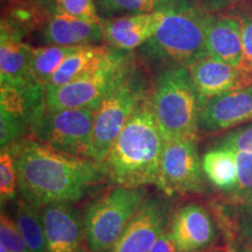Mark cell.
<instances>
[{
	"mask_svg": "<svg viewBox=\"0 0 252 252\" xmlns=\"http://www.w3.org/2000/svg\"><path fill=\"white\" fill-rule=\"evenodd\" d=\"M225 250H226V252H236V245L234 243V238H232V235L228 236V243H226Z\"/></svg>",
	"mask_w": 252,
	"mask_h": 252,
	"instance_id": "obj_36",
	"label": "cell"
},
{
	"mask_svg": "<svg viewBox=\"0 0 252 252\" xmlns=\"http://www.w3.org/2000/svg\"><path fill=\"white\" fill-rule=\"evenodd\" d=\"M202 169L207 180L220 190L230 191L236 185L237 166L232 150L213 147L202 157Z\"/></svg>",
	"mask_w": 252,
	"mask_h": 252,
	"instance_id": "obj_22",
	"label": "cell"
},
{
	"mask_svg": "<svg viewBox=\"0 0 252 252\" xmlns=\"http://www.w3.org/2000/svg\"><path fill=\"white\" fill-rule=\"evenodd\" d=\"M167 229L180 252L210 251L217 238L212 215L202 204L196 202L179 208L169 220Z\"/></svg>",
	"mask_w": 252,
	"mask_h": 252,
	"instance_id": "obj_12",
	"label": "cell"
},
{
	"mask_svg": "<svg viewBox=\"0 0 252 252\" xmlns=\"http://www.w3.org/2000/svg\"><path fill=\"white\" fill-rule=\"evenodd\" d=\"M201 105L229 91L251 86L252 74L210 56L187 67Z\"/></svg>",
	"mask_w": 252,
	"mask_h": 252,
	"instance_id": "obj_14",
	"label": "cell"
},
{
	"mask_svg": "<svg viewBox=\"0 0 252 252\" xmlns=\"http://www.w3.org/2000/svg\"><path fill=\"white\" fill-rule=\"evenodd\" d=\"M236 252H252V242L242 241L236 247Z\"/></svg>",
	"mask_w": 252,
	"mask_h": 252,
	"instance_id": "obj_35",
	"label": "cell"
},
{
	"mask_svg": "<svg viewBox=\"0 0 252 252\" xmlns=\"http://www.w3.org/2000/svg\"><path fill=\"white\" fill-rule=\"evenodd\" d=\"M53 8L35 0H9L1 27L24 39L27 34L45 28Z\"/></svg>",
	"mask_w": 252,
	"mask_h": 252,
	"instance_id": "obj_21",
	"label": "cell"
},
{
	"mask_svg": "<svg viewBox=\"0 0 252 252\" xmlns=\"http://www.w3.org/2000/svg\"><path fill=\"white\" fill-rule=\"evenodd\" d=\"M96 109L46 112L32 139L69 156L88 158Z\"/></svg>",
	"mask_w": 252,
	"mask_h": 252,
	"instance_id": "obj_9",
	"label": "cell"
},
{
	"mask_svg": "<svg viewBox=\"0 0 252 252\" xmlns=\"http://www.w3.org/2000/svg\"><path fill=\"white\" fill-rule=\"evenodd\" d=\"M207 252H226V250H225V249H224V250H223V249H213V250L207 251Z\"/></svg>",
	"mask_w": 252,
	"mask_h": 252,
	"instance_id": "obj_39",
	"label": "cell"
},
{
	"mask_svg": "<svg viewBox=\"0 0 252 252\" xmlns=\"http://www.w3.org/2000/svg\"><path fill=\"white\" fill-rule=\"evenodd\" d=\"M80 47L47 46L33 48L32 52V71L43 87L55 74L63 61L75 53Z\"/></svg>",
	"mask_w": 252,
	"mask_h": 252,
	"instance_id": "obj_24",
	"label": "cell"
},
{
	"mask_svg": "<svg viewBox=\"0 0 252 252\" xmlns=\"http://www.w3.org/2000/svg\"><path fill=\"white\" fill-rule=\"evenodd\" d=\"M206 47L208 56L210 58L220 60L236 68L245 69L242 30L238 18L230 15H212L207 27Z\"/></svg>",
	"mask_w": 252,
	"mask_h": 252,
	"instance_id": "obj_18",
	"label": "cell"
},
{
	"mask_svg": "<svg viewBox=\"0 0 252 252\" xmlns=\"http://www.w3.org/2000/svg\"><path fill=\"white\" fill-rule=\"evenodd\" d=\"M0 239L9 252H31L14 219L4 212V209L0 216Z\"/></svg>",
	"mask_w": 252,
	"mask_h": 252,
	"instance_id": "obj_29",
	"label": "cell"
},
{
	"mask_svg": "<svg viewBox=\"0 0 252 252\" xmlns=\"http://www.w3.org/2000/svg\"><path fill=\"white\" fill-rule=\"evenodd\" d=\"M165 17L163 9L132 13L102 21L104 40L117 50L130 52L143 47L152 37Z\"/></svg>",
	"mask_w": 252,
	"mask_h": 252,
	"instance_id": "obj_16",
	"label": "cell"
},
{
	"mask_svg": "<svg viewBox=\"0 0 252 252\" xmlns=\"http://www.w3.org/2000/svg\"><path fill=\"white\" fill-rule=\"evenodd\" d=\"M146 194V187L115 186L87 208L83 216L84 230L91 252H108L113 247Z\"/></svg>",
	"mask_w": 252,
	"mask_h": 252,
	"instance_id": "obj_6",
	"label": "cell"
},
{
	"mask_svg": "<svg viewBox=\"0 0 252 252\" xmlns=\"http://www.w3.org/2000/svg\"><path fill=\"white\" fill-rule=\"evenodd\" d=\"M35 1L41 2V4H43V5H46V6H49V7L53 8V1H54V0H35Z\"/></svg>",
	"mask_w": 252,
	"mask_h": 252,
	"instance_id": "obj_37",
	"label": "cell"
},
{
	"mask_svg": "<svg viewBox=\"0 0 252 252\" xmlns=\"http://www.w3.org/2000/svg\"><path fill=\"white\" fill-rule=\"evenodd\" d=\"M239 229L247 241L252 242V209H248L242 216Z\"/></svg>",
	"mask_w": 252,
	"mask_h": 252,
	"instance_id": "obj_34",
	"label": "cell"
},
{
	"mask_svg": "<svg viewBox=\"0 0 252 252\" xmlns=\"http://www.w3.org/2000/svg\"><path fill=\"white\" fill-rule=\"evenodd\" d=\"M239 1L242 0H201V4L209 13H217V12L228 8Z\"/></svg>",
	"mask_w": 252,
	"mask_h": 252,
	"instance_id": "obj_33",
	"label": "cell"
},
{
	"mask_svg": "<svg viewBox=\"0 0 252 252\" xmlns=\"http://www.w3.org/2000/svg\"><path fill=\"white\" fill-rule=\"evenodd\" d=\"M125 55L117 53L104 67L61 87H45L47 112L65 109H98L104 97L117 83L128 65Z\"/></svg>",
	"mask_w": 252,
	"mask_h": 252,
	"instance_id": "obj_8",
	"label": "cell"
},
{
	"mask_svg": "<svg viewBox=\"0 0 252 252\" xmlns=\"http://www.w3.org/2000/svg\"><path fill=\"white\" fill-rule=\"evenodd\" d=\"M117 53L106 46L80 47L63 61L45 87H61L70 83L108 64Z\"/></svg>",
	"mask_w": 252,
	"mask_h": 252,
	"instance_id": "obj_20",
	"label": "cell"
},
{
	"mask_svg": "<svg viewBox=\"0 0 252 252\" xmlns=\"http://www.w3.org/2000/svg\"><path fill=\"white\" fill-rule=\"evenodd\" d=\"M171 206L163 196L145 197L118 241L108 252H150L167 229Z\"/></svg>",
	"mask_w": 252,
	"mask_h": 252,
	"instance_id": "obj_11",
	"label": "cell"
},
{
	"mask_svg": "<svg viewBox=\"0 0 252 252\" xmlns=\"http://www.w3.org/2000/svg\"><path fill=\"white\" fill-rule=\"evenodd\" d=\"M252 122V84L209 99L201 108L198 127L219 132Z\"/></svg>",
	"mask_w": 252,
	"mask_h": 252,
	"instance_id": "obj_15",
	"label": "cell"
},
{
	"mask_svg": "<svg viewBox=\"0 0 252 252\" xmlns=\"http://www.w3.org/2000/svg\"><path fill=\"white\" fill-rule=\"evenodd\" d=\"M150 252H180L173 241L168 229L162 232L161 236L157 239V242L151 249Z\"/></svg>",
	"mask_w": 252,
	"mask_h": 252,
	"instance_id": "obj_32",
	"label": "cell"
},
{
	"mask_svg": "<svg viewBox=\"0 0 252 252\" xmlns=\"http://www.w3.org/2000/svg\"><path fill=\"white\" fill-rule=\"evenodd\" d=\"M0 252H9L4 244H0Z\"/></svg>",
	"mask_w": 252,
	"mask_h": 252,
	"instance_id": "obj_38",
	"label": "cell"
},
{
	"mask_svg": "<svg viewBox=\"0 0 252 252\" xmlns=\"http://www.w3.org/2000/svg\"><path fill=\"white\" fill-rule=\"evenodd\" d=\"M237 18L242 30L244 68L252 74V11H243Z\"/></svg>",
	"mask_w": 252,
	"mask_h": 252,
	"instance_id": "obj_31",
	"label": "cell"
},
{
	"mask_svg": "<svg viewBox=\"0 0 252 252\" xmlns=\"http://www.w3.org/2000/svg\"><path fill=\"white\" fill-rule=\"evenodd\" d=\"M147 93L143 76L128 63L96 111L88 159L100 166L126 123Z\"/></svg>",
	"mask_w": 252,
	"mask_h": 252,
	"instance_id": "obj_5",
	"label": "cell"
},
{
	"mask_svg": "<svg viewBox=\"0 0 252 252\" xmlns=\"http://www.w3.org/2000/svg\"><path fill=\"white\" fill-rule=\"evenodd\" d=\"M214 147H223L232 151L252 153V123L229 132L215 143Z\"/></svg>",
	"mask_w": 252,
	"mask_h": 252,
	"instance_id": "obj_30",
	"label": "cell"
},
{
	"mask_svg": "<svg viewBox=\"0 0 252 252\" xmlns=\"http://www.w3.org/2000/svg\"><path fill=\"white\" fill-rule=\"evenodd\" d=\"M46 90L40 82L27 86H0L1 149L33 138L46 115Z\"/></svg>",
	"mask_w": 252,
	"mask_h": 252,
	"instance_id": "obj_7",
	"label": "cell"
},
{
	"mask_svg": "<svg viewBox=\"0 0 252 252\" xmlns=\"http://www.w3.org/2000/svg\"><path fill=\"white\" fill-rule=\"evenodd\" d=\"M161 24L141 54L169 67H189L208 56L207 27L212 13L195 0H165Z\"/></svg>",
	"mask_w": 252,
	"mask_h": 252,
	"instance_id": "obj_3",
	"label": "cell"
},
{
	"mask_svg": "<svg viewBox=\"0 0 252 252\" xmlns=\"http://www.w3.org/2000/svg\"><path fill=\"white\" fill-rule=\"evenodd\" d=\"M13 219L31 252H48L43 224L42 210L28 203L23 197L17 198Z\"/></svg>",
	"mask_w": 252,
	"mask_h": 252,
	"instance_id": "obj_23",
	"label": "cell"
},
{
	"mask_svg": "<svg viewBox=\"0 0 252 252\" xmlns=\"http://www.w3.org/2000/svg\"><path fill=\"white\" fill-rule=\"evenodd\" d=\"M166 139L158 124L147 94L100 165L113 186L128 188L158 184Z\"/></svg>",
	"mask_w": 252,
	"mask_h": 252,
	"instance_id": "obj_2",
	"label": "cell"
},
{
	"mask_svg": "<svg viewBox=\"0 0 252 252\" xmlns=\"http://www.w3.org/2000/svg\"><path fill=\"white\" fill-rule=\"evenodd\" d=\"M33 47L6 28H0V82L5 86L21 87L39 82L32 71ZM0 84V86H1Z\"/></svg>",
	"mask_w": 252,
	"mask_h": 252,
	"instance_id": "obj_19",
	"label": "cell"
},
{
	"mask_svg": "<svg viewBox=\"0 0 252 252\" xmlns=\"http://www.w3.org/2000/svg\"><path fill=\"white\" fill-rule=\"evenodd\" d=\"M41 210L48 252H91L83 216L72 203L49 204Z\"/></svg>",
	"mask_w": 252,
	"mask_h": 252,
	"instance_id": "obj_13",
	"label": "cell"
},
{
	"mask_svg": "<svg viewBox=\"0 0 252 252\" xmlns=\"http://www.w3.org/2000/svg\"><path fill=\"white\" fill-rule=\"evenodd\" d=\"M18 172L15 165V154L13 147L7 146L1 149L0 153V201L4 208L12 201L17 200Z\"/></svg>",
	"mask_w": 252,
	"mask_h": 252,
	"instance_id": "obj_26",
	"label": "cell"
},
{
	"mask_svg": "<svg viewBox=\"0 0 252 252\" xmlns=\"http://www.w3.org/2000/svg\"><path fill=\"white\" fill-rule=\"evenodd\" d=\"M234 152L237 166V179L230 195L237 203L252 207V153L245 151Z\"/></svg>",
	"mask_w": 252,
	"mask_h": 252,
	"instance_id": "obj_25",
	"label": "cell"
},
{
	"mask_svg": "<svg viewBox=\"0 0 252 252\" xmlns=\"http://www.w3.org/2000/svg\"><path fill=\"white\" fill-rule=\"evenodd\" d=\"M20 196L39 209L49 204L74 203L105 178L98 163L69 156L35 139L12 145Z\"/></svg>",
	"mask_w": 252,
	"mask_h": 252,
	"instance_id": "obj_1",
	"label": "cell"
},
{
	"mask_svg": "<svg viewBox=\"0 0 252 252\" xmlns=\"http://www.w3.org/2000/svg\"><path fill=\"white\" fill-rule=\"evenodd\" d=\"M150 98L166 140L197 139L202 105L187 67H171L160 72Z\"/></svg>",
	"mask_w": 252,
	"mask_h": 252,
	"instance_id": "obj_4",
	"label": "cell"
},
{
	"mask_svg": "<svg viewBox=\"0 0 252 252\" xmlns=\"http://www.w3.org/2000/svg\"><path fill=\"white\" fill-rule=\"evenodd\" d=\"M165 0H97L104 14L147 13L161 8Z\"/></svg>",
	"mask_w": 252,
	"mask_h": 252,
	"instance_id": "obj_27",
	"label": "cell"
},
{
	"mask_svg": "<svg viewBox=\"0 0 252 252\" xmlns=\"http://www.w3.org/2000/svg\"><path fill=\"white\" fill-rule=\"evenodd\" d=\"M197 139L166 140L157 187L162 195L200 194L206 190Z\"/></svg>",
	"mask_w": 252,
	"mask_h": 252,
	"instance_id": "obj_10",
	"label": "cell"
},
{
	"mask_svg": "<svg viewBox=\"0 0 252 252\" xmlns=\"http://www.w3.org/2000/svg\"><path fill=\"white\" fill-rule=\"evenodd\" d=\"M53 11L81 20L99 23L100 18L97 12L96 2L94 0H54Z\"/></svg>",
	"mask_w": 252,
	"mask_h": 252,
	"instance_id": "obj_28",
	"label": "cell"
},
{
	"mask_svg": "<svg viewBox=\"0 0 252 252\" xmlns=\"http://www.w3.org/2000/svg\"><path fill=\"white\" fill-rule=\"evenodd\" d=\"M104 40L102 21L81 20L53 11L43 28V41L49 46L87 47L98 46Z\"/></svg>",
	"mask_w": 252,
	"mask_h": 252,
	"instance_id": "obj_17",
	"label": "cell"
}]
</instances>
